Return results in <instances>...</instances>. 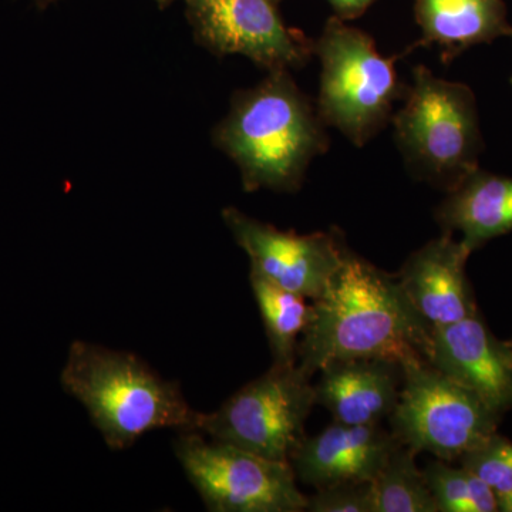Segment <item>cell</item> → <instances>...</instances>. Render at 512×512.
I'll return each mask as SVG.
<instances>
[{"label": "cell", "instance_id": "obj_24", "mask_svg": "<svg viewBox=\"0 0 512 512\" xmlns=\"http://www.w3.org/2000/svg\"><path fill=\"white\" fill-rule=\"evenodd\" d=\"M40 9H46L47 6L52 5V3H56L57 0H33Z\"/></svg>", "mask_w": 512, "mask_h": 512}, {"label": "cell", "instance_id": "obj_20", "mask_svg": "<svg viewBox=\"0 0 512 512\" xmlns=\"http://www.w3.org/2000/svg\"><path fill=\"white\" fill-rule=\"evenodd\" d=\"M458 461L493 488L495 494L512 490V443L500 434L494 433Z\"/></svg>", "mask_w": 512, "mask_h": 512}, {"label": "cell", "instance_id": "obj_21", "mask_svg": "<svg viewBox=\"0 0 512 512\" xmlns=\"http://www.w3.org/2000/svg\"><path fill=\"white\" fill-rule=\"evenodd\" d=\"M309 512H373L372 483H342L318 488L306 500Z\"/></svg>", "mask_w": 512, "mask_h": 512}, {"label": "cell", "instance_id": "obj_16", "mask_svg": "<svg viewBox=\"0 0 512 512\" xmlns=\"http://www.w3.org/2000/svg\"><path fill=\"white\" fill-rule=\"evenodd\" d=\"M443 232L461 235L471 251L512 231V178L474 173L464 178L436 211Z\"/></svg>", "mask_w": 512, "mask_h": 512}, {"label": "cell", "instance_id": "obj_23", "mask_svg": "<svg viewBox=\"0 0 512 512\" xmlns=\"http://www.w3.org/2000/svg\"><path fill=\"white\" fill-rule=\"evenodd\" d=\"M498 511L512 512V490L508 493L497 495Z\"/></svg>", "mask_w": 512, "mask_h": 512}, {"label": "cell", "instance_id": "obj_13", "mask_svg": "<svg viewBox=\"0 0 512 512\" xmlns=\"http://www.w3.org/2000/svg\"><path fill=\"white\" fill-rule=\"evenodd\" d=\"M397 444L392 431L380 424L353 426L333 420L318 436L305 437L292 454L291 464L296 478L316 490L342 483H372Z\"/></svg>", "mask_w": 512, "mask_h": 512}, {"label": "cell", "instance_id": "obj_3", "mask_svg": "<svg viewBox=\"0 0 512 512\" xmlns=\"http://www.w3.org/2000/svg\"><path fill=\"white\" fill-rule=\"evenodd\" d=\"M62 386L86 407L114 451L127 450L148 431H198L200 426L201 413L185 400L180 384L164 380L133 353L76 340Z\"/></svg>", "mask_w": 512, "mask_h": 512}, {"label": "cell", "instance_id": "obj_4", "mask_svg": "<svg viewBox=\"0 0 512 512\" xmlns=\"http://www.w3.org/2000/svg\"><path fill=\"white\" fill-rule=\"evenodd\" d=\"M313 53L322 66L320 119L356 147L365 146L393 119L394 104L406 97L396 59L380 55L372 36L336 16L313 40Z\"/></svg>", "mask_w": 512, "mask_h": 512}, {"label": "cell", "instance_id": "obj_9", "mask_svg": "<svg viewBox=\"0 0 512 512\" xmlns=\"http://www.w3.org/2000/svg\"><path fill=\"white\" fill-rule=\"evenodd\" d=\"M198 45L212 55L248 57L266 72L311 62L313 40L289 28L272 0H184Z\"/></svg>", "mask_w": 512, "mask_h": 512}, {"label": "cell", "instance_id": "obj_22", "mask_svg": "<svg viewBox=\"0 0 512 512\" xmlns=\"http://www.w3.org/2000/svg\"><path fill=\"white\" fill-rule=\"evenodd\" d=\"M376 2L377 0H328L330 8L333 9V16L345 22L365 15L367 9Z\"/></svg>", "mask_w": 512, "mask_h": 512}, {"label": "cell", "instance_id": "obj_11", "mask_svg": "<svg viewBox=\"0 0 512 512\" xmlns=\"http://www.w3.org/2000/svg\"><path fill=\"white\" fill-rule=\"evenodd\" d=\"M427 360L476 393L498 416L512 412V349L488 329L480 313L431 329Z\"/></svg>", "mask_w": 512, "mask_h": 512}, {"label": "cell", "instance_id": "obj_8", "mask_svg": "<svg viewBox=\"0 0 512 512\" xmlns=\"http://www.w3.org/2000/svg\"><path fill=\"white\" fill-rule=\"evenodd\" d=\"M174 453L208 511H306L308 497L299 491L291 463L207 441L200 431H181Z\"/></svg>", "mask_w": 512, "mask_h": 512}, {"label": "cell", "instance_id": "obj_5", "mask_svg": "<svg viewBox=\"0 0 512 512\" xmlns=\"http://www.w3.org/2000/svg\"><path fill=\"white\" fill-rule=\"evenodd\" d=\"M402 109L393 114L394 138L410 174L453 191L477 170L478 126L473 93L420 64L413 69Z\"/></svg>", "mask_w": 512, "mask_h": 512}, {"label": "cell", "instance_id": "obj_6", "mask_svg": "<svg viewBox=\"0 0 512 512\" xmlns=\"http://www.w3.org/2000/svg\"><path fill=\"white\" fill-rule=\"evenodd\" d=\"M402 367L399 402L389 417L400 444L453 463L497 433L503 417L429 360L412 357Z\"/></svg>", "mask_w": 512, "mask_h": 512}, {"label": "cell", "instance_id": "obj_25", "mask_svg": "<svg viewBox=\"0 0 512 512\" xmlns=\"http://www.w3.org/2000/svg\"><path fill=\"white\" fill-rule=\"evenodd\" d=\"M154 2H156L161 9H165L173 5L174 2H177V0H154Z\"/></svg>", "mask_w": 512, "mask_h": 512}, {"label": "cell", "instance_id": "obj_2", "mask_svg": "<svg viewBox=\"0 0 512 512\" xmlns=\"http://www.w3.org/2000/svg\"><path fill=\"white\" fill-rule=\"evenodd\" d=\"M214 144L235 164L247 192H296L309 165L329 148L326 124L288 70L232 97Z\"/></svg>", "mask_w": 512, "mask_h": 512}, {"label": "cell", "instance_id": "obj_7", "mask_svg": "<svg viewBox=\"0 0 512 512\" xmlns=\"http://www.w3.org/2000/svg\"><path fill=\"white\" fill-rule=\"evenodd\" d=\"M311 379L298 365H272L220 409L201 413L198 431L269 460L291 463L305 440V423L316 404Z\"/></svg>", "mask_w": 512, "mask_h": 512}, {"label": "cell", "instance_id": "obj_14", "mask_svg": "<svg viewBox=\"0 0 512 512\" xmlns=\"http://www.w3.org/2000/svg\"><path fill=\"white\" fill-rule=\"evenodd\" d=\"M315 383L316 404L339 423L365 426L392 416L403 384L402 363L383 357H356L329 363Z\"/></svg>", "mask_w": 512, "mask_h": 512}, {"label": "cell", "instance_id": "obj_19", "mask_svg": "<svg viewBox=\"0 0 512 512\" xmlns=\"http://www.w3.org/2000/svg\"><path fill=\"white\" fill-rule=\"evenodd\" d=\"M437 512H497L493 488L466 467H451L447 461H431L424 468Z\"/></svg>", "mask_w": 512, "mask_h": 512}, {"label": "cell", "instance_id": "obj_10", "mask_svg": "<svg viewBox=\"0 0 512 512\" xmlns=\"http://www.w3.org/2000/svg\"><path fill=\"white\" fill-rule=\"evenodd\" d=\"M222 220L239 247L247 252L251 272L276 286L319 298L348 254L340 232L299 235L255 220L234 207L224 208Z\"/></svg>", "mask_w": 512, "mask_h": 512}, {"label": "cell", "instance_id": "obj_12", "mask_svg": "<svg viewBox=\"0 0 512 512\" xmlns=\"http://www.w3.org/2000/svg\"><path fill=\"white\" fill-rule=\"evenodd\" d=\"M471 252L460 239L443 232L414 251L396 275L407 299L430 329L480 313L466 274Z\"/></svg>", "mask_w": 512, "mask_h": 512}, {"label": "cell", "instance_id": "obj_18", "mask_svg": "<svg viewBox=\"0 0 512 512\" xmlns=\"http://www.w3.org/2000/svg\"><path fill=\"white\" fill-rule=\"evenodd\" d=\"M413 450L397 444L372 481L373 512H437Z\"/></svg>", "mask_w": 512, "mask_h": 512}, {"label": "cell", "instance_id": "obj_1", "mask_svg": "<svg viewBox=\"0 0 512 512\" xmlns=\"http://www.w3.org/2000/svg\"><path fill=\"white\" fill-rule=\"evenodd\" d=\"M431 329L400 285L362 256L348 251L312 315L298 346V366L309 376L356 357L404 360L429 357Z\"/></svg>", "mask_w": 512, "mask_h": 512}, {"label": "cell", "instance_id": "obj_27", "mask_svg": "<svg viewBox=\"0 0 512 512\" xmlns=\"http://www.w3.org/2000/svg\"><path fill=\"white\" fill-rule=\"evenodd\" d=\"M508 342H510V346H511V349H512V339L508 340Z\"/></svg>", "mask_w": 512, "mask_h": 512}, {"label": "cell", "instance_id": "obj_26", "mask_svg": "<svg viewBox=\"0 0 512 512\" xmlns=\"http://www.w3.org/2000/svg\"><path fill=\"white\" fill-rule=\"evenodd\" d=\"M272 2L276 3V5H278V3L282 2V0H272Z\"/></svg>", "mask_w": 512, "mask_h": 512}, {"label": "cell", "instance_id": "obj_15", "mask_svg": "<svg viewBox=\"0 0 512 512\" xmlns=\"http://www.w3.org/2000/svg\"><path fill=\"white\" fill-rule=\"evenodd\" d=\"M417 46H437L448 63L468 47L512 35L503 0H414Z\"/></svg>", "mask_w": 512, "mask_h": 512}, {"label": "cell", "instance_id": "obj_17", "mask_svg": "<svg viewBox=\"0 0 512 512\" xmlns=\"http://www.w3.org/2000/svg\"><path fill=\"white\" fill-rule=\"evenodd\" d=\"M259 312L264 320L274 365H298V346L312 315V303L261 276L249 274Z\"/></svg>", "mask_w": 512, "mask_h": 512}]
</instances>
